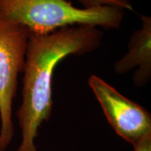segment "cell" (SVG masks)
Instances as JSON below:
<instances>
[{"label":"cell","instance_id":"cell-2","mask_svg":"<svg viewBox=\"0 0 151 151\" xmlns=\"http://www.w3.org/2000/svg\"><path fill=\"white\" fill-rule=\"evenodd\" d=\"M123 16L122 9H81L73 6L69 0H0V20L22 24L29 33L37 35L74 25L117 29Z\"/></svg>","mask_w":151,"mask_h":151},{"label":"cell","instance_id":"cell-5","mask_svg":"<svg viewBox=\"0 0 151 151\" xmlns=\"http://www.w3.org/2000/svg\"><path fill=\"white\" fill-rule=\"evenodd\" d=\"M141 26L132 34L128 41V51L115 62L114 70L118 74L129 73L132 75L134 84L142 88L151 78V18L140 15Z\"/></svg>","mask_w":151,"mask_h":151},{"label":"cell","instance_id":"cell-6","mask_svg":"<svg viewBox=\"0 0 151 151\" xmlns=\"http://www.w3.org/2000/svg\"><path fill=\"white\" fill-rule=\"evenodd\" d=\"M84 9L97 8L101 6H113L122 9L124 11H134L130 0H78Z\"/></svg>","mask_w":151,"mask_h":151},{"label":"cell","instance_id":"cell-7","mask_svg":"<svg viewBox=\"0 0 151 151\" xmlns=\"http://www.w3.org/2000/svg\"><path fill=\"white\" fill-rule=\"evenodd\" d=\"M133 147L134 151H151V133L141 139Z\"/></svg>","mask_w":151,"mask_h":151},{"label":"cell","instance_id":"cell-3","mask_svg":"<svg viewBox=\"0 0 151 151\" xmlns=\"http://www.w3.org/2000/svg\"><path fill=\"white\" fill-rule=\"evenodd\" d=\"M29 31L22 24L0 20V151H6L14 136L13 103L18 76L23 71Z\"/></svg>","mask_w":151,"mask_h":151},{"label":"cell","instance_id":"cell-4","mask_svg":"<svg viewBox=\"0 0 151 151\" xmlns=\"http://www.w3.org/2000/svg\"><path fill=\"white\" fill-rule=\"evenodd\" d=\"M88 85L109 123L119 137L134 146L151 133V115L146 109L97 76L90 77Z\"/></svg>","mask_w":151,"mask_h":151},{"label":"cell","instance_id":"cell-1","mask_svg":"<svg viewBox=\"0 0 151 151\" xmlns=\"http://www.w3.org/2000/svg\"><path fill=\"white\" fill-rule=\"evenodd\" d=\"M104 34L91 25L68 26L46 35L29 33L22 79V103L16 112L22 140L17 151H38L39 127L51 116L52 78L57 65L69 55L97 49Z\"/></svg>","mask_w":151,"mask_h":151}]
</instances>
